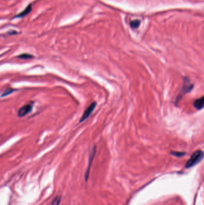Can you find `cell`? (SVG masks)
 Instances as JSON below:
<instances>
[{
	"mask_svg": "<svg viewBox=\"0 0 204 205\" xmlns=\"http://www.w3.org/2000/svg\"><path fill=\"white\" fill-rule=\"evenodd\" d=\"M140 25V20H134L132 21H131L130 23V25L131 28H137Z\"/></svg>",
	"mask_w": 204,
	"mask_h": 205,
	"instance_id": "cell-9",
	"label": "cell"
},
{
	"mask_svg": "<svg viewBox=\"0 0 204 205\" xmlns=\"http://www.w3.org/2000/svg\"><path fill=\"white\" fill-rule=\"evenodd\" d=\"M204 157V153L200 150H198L191 155L190 159L187 161L186 167L190 168L199 163Z\"/></svg>",
	"mask_w": 204,
	"mask_h": 205,
	"instance_id": "cell-1",
	"label": "cell"
},
{
	"mask_svg": "<svg viewBox=\"0 0 204 205\" xmlns=\"http://www.w3.org/2000/svg\"><path fill=\"white\" fill-rule=\"evenodd\" d=\"M171 154L174 156H178V157H181V156H183L186 154V153L181 152H172Z\"/></svg>",
	"mask_w": 204,
	"mask_h": 205,
	"instance_id": "cell-12",
	"label": "cell"
},
{
	"mask_svg": "<svg viewBox=\"0 0 204 205\" xmlns=\"http://www.w3.org/2000/svg\"><path fill=\"white\" fill-rule=\"evenodd\" d=\"M32 108L33 103H29L22 106L18 111V116L20 118L25 116L32 111Z\"/></svg>",
	"mask_w": 204,
	"mask_h": 205,
	"instance_id": "cell-4",
	"label": "cell"
},
{
	"mask_svg": "<svg viewBox=\"0 0 204 205\" xmlns=\"http://www.w3.org/2000/svg\"><path fill=\"white\" fill-rule=\"evenodd\" d=\"M14 91H15V89H12V88H7L6 89L3 93L1 95V97H6V96L11 94V93H13Z\"/></svg>",
	"mask_w": 204,
	"mask_h": 205,
	"instance_id": "cell-10",
	"label": "cell"
},
{
	"mask_svg": "<svg viewBox=\"0 0 204 205\" xmlns=\"http://www.w3.org/2000/svg\"><path fill=\"white\" fill-rule=\"evenodd\" d=\"M32 5L31 4H30L29 5H28L24 10H23L22 12H20V13H19L17 16H15V18H23L25 17L26 16H27L28 14L30 13V12L32 11Z\"/></svg>",
	"mask_w": 204,
	"mask_h": 205,
	"instance_id": "cell-6",
	"label": "cell"
},
{
	"mask_svg": "<svg viewBox=\"0 0 204 205\" xmlns=\"http://www.w3.org/2000/svg\"><path fill=\"white\" fill-rule=\"evenodd\" d=\"M194 106L198 110H200L204 107V96L197 99L194 102Z\"/></svg>",
	"mask_w": 204,
	"mask_h": 205,
	"instance_id": "cell-7",
	"label": "cell"
},
{
	"mask_svg": "<svg viewBox=\"0 0 204 205\" xmlns=\"http://www.w3.org/2000/svg\"><path fill=\"white\" fill-rule=\"evenodd\" d=\"M61 197L60 196H57L53 200L52 203V205H59L60 203H61Z\"/></svg>",
	"mask_w": 204,
	"mask_h": 205,
	"instance_id": "cell-11",
	"label": "cell"
},
{
	"mask_svg": "<svg viewBox=\"0 0 204 205\" xmlns=\"http://www.w3.org/2000/svg\"><path fill=\"white\" fill-rule=\"evenodd\" d=\"M97 152V147H93V148H92L91 152H90V157H89V165H88V167L87 171L86 172V175H85V179L87 181L88 179V176H89V171H90V166L92 165L93 158L95 156V153Z\"/></svg>",
	"mask_w": 204,
	"mask_h": 205,
	"instance_id": "cell-5",
	"label": "cell"
},
{
	"mask_svg": "<svg viewBox=\"0 0 204 205\" xmlns=\"http://www.w3.org/2000/svg\"><path fill=\"white\" fill-rule=\"evenodd\" d=\"M96 106H97V103L93 102L88 107V108L85 111L83 115L81 116V119L80 120V123L83 122L84 120H85L89 117V116L92 113V112L95 110Z\"/></svg>",
	"mask_w": 204,
	"mask_h": 205,
	"instance_id": "cell-3",
	"label": "cell"
},
{
	"mask_svg": "<svg viewBox=\"0 0 204 205\" xmlns=\"http://www.w3.org/2000/svg\"><path fill=\"white\" fill-rule=\"evenodd\" d=\"M193 88V85L190 83V80L187 77H184L183 86L182 87V89L180 93H179V95L177 97V99L176 102L178 103L179 101H180V100L182 99V98L183 97V96L186 94L190 92L191 90H192Z\"/></svg>",
	"mask_w": 204,
	"mask_h": 205,
	"instance_id": "cell-2",
	"label": "cell"
},
{
	"mask_svg": "<svg viewBox=\"0 0 204 205\" xmlns=\"http://www.w3.org/2000/svg\"><path fill=\"white\" fill-rule=\"evenodd\" d=\"M34 56L32 55L31 54H20L18 56V58L22 59H29L33 58Z\"/></svg>",
	"mask_w": 204,
	"mask_h": 205,
	"instance_id": "cell-8",
	"label": "cell"
}]
</instances>
